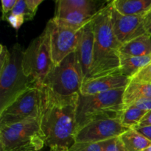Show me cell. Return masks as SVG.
Instances as JSON below:
<instances>
[{
	"mask_svg": "<svg viewBox=\"0 0 151 151\" xmlns=\"http://www.w3.org/2000/svg\"><path fill=\"white\" fill-rule=\"evenodd\" d=\"M111 3L109 1L93 17L94 52L92 68L86 80L119 73V49L111 22Z\"/></svg>",
	"mask_w": 151,
	"mask_h": 151,
	"instance_id": "7a4b0ae2",
	"label": "cell"
},
{
	"mask_svg": "<svg viewBox=\"0 0 151 151\" xmlns=\"http://www.w3.org/2000/svg\"><path fill=\"white\" fill-rule=\"evenodd\" d=\"M144 27L146 33L151 36V9L144 16Z\"/></svg>",
	"mask_w": 151,
	"mask_h": 151,
	"instance_id": "83f0119b",
	"label": "cell"
},
{
	"mask_svg": "<svg viewBox=\"0 0 151 151\" xmlns=\"http://www.w3.org/2000/svg\"><path fill=\"white\" fill-rule=\"evenodd\" d=\"M67 151H87L85 149V147L83 146L82 143L75 142L72 147L69 148V150Z\"/></svg>",
	"mask_w": 151,
	"mask_h": 151,
	"instance_id": "1f68e13d",
	"label": "cell"
},
{
	"mask_svg": "<svg viewBox=\"0 0 151 151\" xmlns=\"http://www.w3.org/2000/svg\"><path fill=\"white\" fill-rule=\"evenodd\" d=\"M83 81L82 69L75 52L65 58L58 65L53 66L42 87L60 95H73L80 94Z\"/></svg>",
	"mask_w": 151,
	"mask_h": 151,
	"instance_id": "52a82bcc",
	"label": "cell"
},
{
	"mask_svg": "<svg viewBox=\"0 0 151 151\" xmlns=\"http://www.w3.org/2000/svg\"><path fill=\"white\" fill-rule=\"evenodd\" d=\"M138 126H151V111L146 113V114L142 118Z\"/></svg>",
	"mask_w": 151,
	"mask_h": 151,
	"instance_id": "4dcf8cb0",
	"label": "cell"
},
{
	"mask_svg": "<svg viewBox=\"0 0 151 151\" xmlns=\"http://www.w3.org/2000/svg\"><path fill=\"white\" fill-rule=\"evenodd\" d=\"M50 36V49L54 66L61 63L65 58L76 52L79 31L70 29L57 23L53 19L46 26Z\"/></svg>",
	"mask_w": 151,
	"mask_h": 151,
	"instance_id": "9c48e42d",
	"label": "cell"
},
{
	"mask_svg": "<svg viewBox=\"0 0 151 151\" xmlns=\"http://www.w3.org/2000/svg\"><path fill=\"white\" fill-rule=\"evenodd\" d=\"M53 66L50 36L45 28L24 51L22 68L27 77L30 78L38 87H42Z\"/></svg>",
	"mask_w": 151,
	"mask_h": 151,
	"instance_id": "8992f818",
	"label": "cell"
},
{
	"mask_svg": "<svg viewBox=\"0 0 151 151\" xmlns=\"http://www.w3.org/2000/svg\"><path fill=\"white\" fill-rule=\"evenodd\" d=\"M140 98H151V84L130 83L124 90L122 102L124 109Z\"/></svg>",
	"mask_w": 151,
	"mask_h": 151,
	"instance_id": "ac0fdd59",
	"label": "cell"
},
{
	"mask_svg": "<svg viewBox=\"0 0 151 151\" xmlns=\"http://www.w3.org/2000/svg\"><path fill=\"white\" fill-rule=\"evenodd\" d=\"M127 151H143L151 146V142L134 128H130L119 136Z\"/></svg>",
	"mask_w": 151,
	"mask_h": 151,
	"instance_id": "ffe728a7",
	"label": "cell"
},
{
	"mask_svg": "<svg viewBox=\"0 0 151 151\" xmlns=\"http://www.w3.org/2000/svg\"><path fill=\"white\" fill-rule=\"evenodd\" d=\"M122 125L120 119L96 120L78 130L75 134V142H101L118 137L128 130Z\"/></svg>",
	"mask_w": 151,
	"mask_h": 151,
	"instance_id": "30bf717a",
	"label": "cell"
},
{
	"mask_svg": "<svg viewBox=\"0 0 151 151\" xmlns=\"http://www.w3.org/2000/svg\"><path fill=\"white\" fill-rule=\"evenodd\" d=\"M144 16L145 15L125 16L118 13L113 7H111L113 30L115 36L122 45L146 34L144 27Z\"/></svg>",
	"mask_w": 151,
	"mask_h": 151,
	"instance_id": "8fae6325",
	"label": "cell"
},
{
	"mask_svg": "<svg viewBox=\"0 0 151 151\" xmlns=\"http://www.w3.org/2000/svg\"><path fill=\"white\" fill-rule=\"evenodd\" d=\"M130 81L129 78L120 73L86 80L83 83L80 94L83 96L95 95L113 90L125 88Z\"/></svg>",
	"mask_w": 151,
	"mask_h": 151,
	"instance_id": "4fadbf2b",
	"label": "cell"
},
{
	"mask_svg": "<svg viewBox=\"0 0 151 151\" xmlns=\"http://www.w3.org/2000/svg\"><path fill=\"white\" fill-rule=\"evenodd\" d=\"M50 151H67V150H50Z\"/></svg>",
	"mask_w": 151,
	"mask_h": 151,
	"instance_id": "836d02e7",
	"label": "cell"
},
{
	"mask_svg": "<svg viewBox=\"0 0 151 151\" xmlns=\"http://www.w3.org/2000/svg\"><path fill=\"white\" fill-rule=\"evenodd\" d=\"M94 52V32L91 20L80 29L79 39L76 50L77 55L83 74L84 81L88 78L92 68Z\"/></svg>",
	"mask_w": 151,
	"mask_h": 151,
	"instance_id": "7c38bea8",
	"label": "cell"
},
{
	"mask_svg": "<svg viewBox=\"0 0 151 151\" xmlns=\"http://www.w3.org/2000/svg\"><path fill=\"white\" fill-rule=\"evenodd\" d=\"M147 111L141 110L136 106H131L125 108L122 111L120 120L122 125L127 128H134L139 125V122Z\"/></svg>",
	"mask_w": 151,
	"mask_h": 151,
	"instance_id": "44dd1931",
	"label": "cell"
},
{
	"mask_svg": "<svg viewBox=\"0 0 151 151\" xmlns=\"http://www.w3.org/2000/svg\"><path fill=\"white\" fill-rule=\"evenodd\" d=\"M44 145L39 119L0 125V151H40Z\"/></svg>",
	"mask_w": 151,
	"mask_h": 151,
	"instance_id": "5b68a950",
	"label": "cell"
},
{
	"mask_svg": "<svg viewBox=\"0 0 151 151\" xmlns=\"http://www.w3.org/2000/svg\"><path fill=\"white\" fill-rule=\"evenodd\" d=\"M134 129L137 130L139 133L151 142V126H137L134 128Z\"/></svg>",
	"mask_w": 151,
	"mask_h": 151,
	"instance_id": "f1b7e54d",
	"label": "cell"
},
{
	"mask_svg": "<svg viewBox=\"0 0 151 151\" xmlns=\"http://www.w3.org/2000/svg\"><path fill=\"white\" fill-rule=\"evenodd\" d=\"M43 87L25 91L12 104L0 112V125H8L26 119H39L43 108Z\"/></svg>",
	"mask_w": 151,
	"mask_h": 151,
	"instance_id": "ba28073f",
	"label": "cell"
},
{
	"mask_svg": "<svg viewBox=\"0 0 151 151\" xmlns=\"http://www.w3.org/2000/svg\"><path fill=\"white\" fill-rule=\"evenodd\" d=\"M124 90L125 88H120L95 95L80 94L77 108L76 132L94 121L120 119L124 110Z\"/></svg>",
	"mask_w": 151,
	"mask_h": 151,
	"instance_id": "277c9868",
	"label": "cell"
},
{
	"mask_svg": "<svg viewBox=\"0 0 151 151\" xmlns=\"http://www.w3.org/2000/svg\"><path fill=\"white\" fill-rule=\"evenodd\" d=\"M5 20L7 21L9 24L16 30H18L21 27V26L23 24L24 22H25V19L24 16L12 14V13H10V15L7 16Z\"/></svg>",
	"mask_w": 151,
	"mask_h": 151,
	"instance_id": "d4e9b609",
	"label": "cell"
},
{
	"mask_svg": "<svg viewBox=\"0 0 151 151\" xmlns=\"http://www.w3.org/2000/svg\"><path fill=\"white\" fill-rule=\"evenodd\" d=\"M111 5L125 16L145 15L151 9V0H113Z\"/></svg>",
	"mask_w": 151,
	"mask_h": 151,
	"instance_id": "9a60e30c",
	"label": "cell"
},
{
	"mask_svg": "<svg viewBox=\"0 0 151 151\" xmlns=\"http://www.w3.org/2000/svg\"><path fill=\"white\" fill-rule=\"evenodd\" d=\"M131 105L136 106L138 109L145 111H151V98H140L134 101ZM130 105V106H131Z\"/></svg>",
	"mask_w": 151,
	"mask_h": 151,
	"instance_id": "4316f807",
	"label": "cell"
},
{
	"mask_svg": "<svg viewBox=\"0 0 151 151\" xmlns=\"http://www.w3.org/2000/svg\"><path fill=\"white\" fill-rule=\"evenodd\" d=\"M23 53L19 44H15L10 50L2 44L0 47V112L25 91L38 87L24 73Z\"/></svg>",
	"mask_w": 151,
	"mask_h": 151,
	"instance_id": "3957f363",
	"label": "cell"
},
{
	"mask_svg": "<svg viewBox=\"0 0 151 151\" xmlns=\"http://www.w3.org/2000/svg\"><path fill=\"white\" fill-rule=\"evenodd\" d=\"M109 1L98 0H58L56 1V4L62 7L76 9L94 16L103 8Z\"/></svg>",
	"mask_w": 151,
	"mask_h": 151,
	"instance_id": "d6986e66",
	"label": "cell"
},
{
	"mask_svg": "<svg viewBox=\"0 0 151 151\" xmlns=\"http://www.w3.org/2000/svg\"><path fill=\"white\" fill-rule=\"evenodd\" d=\"M94 16L76 9L62 7L56 4L55 13L52 19L63 26L79 31L91 22Z\"/></svg>",
	"mask_w": 151,
	"mask_h": 151,
	"instance_id": "5bb4252c",
	"label": "cell"
},
{
	"mask_svg": "<svg viewBox=\"0 0 151 151\" xmlns=\"http://www.w3.org/2000/svg\"><path fill=\"white\" fill-rule=\"evenodd\" d=\"M11 13L16 15H22L24 17L25 22L32 20L35 16V13L29 8L25 0H17V2Z\"/></svg>",
	"mask_w": 151,
	"mask_h": 151,
	"instance_id": "7402d4cb",
	"label": "cell"
},
{
	"mask_svg": "<svg viewBox=\"0 0 151 151\" xmlns=\"http://www.w3.org/2000/svg\"><path fill=\"white\" fill-rule=\"evenodd\" d=\"M103 151H127L119 137L100 142Z\"/></svg>",
	"mask_w": 151,
	"mask_h": 151,
	"instance_id": "603a6c76",
	"label": "cell"
},
{
	"mask_svg": "<svg viewBox=\"0 0 151 151\" xmlns=\"http://www.w3.org/2000/svg\"><path fill=\"white\" fill-rule=\"evenodd\" d=\"M131 81L141 83L151 84V63L142 68L131 79Z\"/></svg>",
	"mask_w": 151,
	"mask_h": 151,
	"instance_id": "cb8c5ba5",
	"label": "cell"
},
{
	"mask_svg": "<svg viewBox=\"0 0 151 151\" xmlns=\"http://www.w3.org/2000/svg\"><path fill=\"white\" fill-rule=\"evenodd\" d=\"M40 125L46 145L52 150H69L75 143L76 115L80 94L60 95L43 87Z\"/></svg>",
	"mask_w": 151,
	"mask_h": 151,
	"instance_id": "6da1fadb",
	"label": "cell"
},
{
	"mask_svg": "<svg viewBox=\"0 0 151 151\" xmlns=\"http://www.w3.org/2000/svg\"><path fill=\"white\" fill-rule=\"evenodd\" d=\"M143 151H151V146H150L149 147H147V149H145V150H143Z\"/></svg>",
	"mask_w": 151,
	"mask_h": 151,
	"instance_id": "d6a6232c",
	"label": "cell"
},
{
	"mask_svg": "<svg viewBox=\"0 0 151 151\" xmlns=\"http://www.w3.org/2000/svg\"><path fill=\"white\" fill-rule=\"evenodd\" d=\"M25 1H26L29 8L33 13H36L38 6L43 2V0H25Z\"/></svg>",
	"mask_w": 151,
	"mask_h": 151,
	"instance_id": "f546056e",
	"label": "cell"
},
{
	"mask_svg": "<svg viewBox=\"0 0 151 151\" xmlns=\"http://www.w3.org/2000/svg\"><path fill=\"white\" fill-rule=\"evenodd\" d=\"M17 0H1V10H2V19L5 20L7 16L11 13L16 5Z\"/></svg>",
	"mask_w": 151,
	"mask_h": 151,
	"instance_id": "484cf974",
	"label": "cell"
},
{
	"mask_svg": "<svg viewBox=\"0 0 151 151\" xmlns=\"http://www.w3.org/2000/svg\"><path fill=\"white\" fill-rule=\"evenodd\" d=\"M119 73L133 78L142 68L151 63V55L148 56H130L119 53Z\"/></svg>",
	"mask_w": 151,
	"mask_h": 151,
	"instance_id": "2e32d148",
	"label": "cell"
},
{
	"mask_svg": "<svg viewBox=\"0 0 151 151\" xmlns=\"http://www.w3.org/2000/svg\"><path fill=\"white\" fill-rule=\"evenodd\" d=\"M119 53L130 56L151 55V36L146 33L122 44Z\"/></svg>",
	"mask_w": 151,
	"mask_h": 151,
	"instance_id": "e0dca14e",
	"label": "cell"
}]
</instances>
